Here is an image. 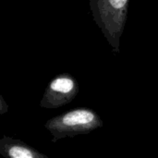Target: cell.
Returning <instances> with one entry per match:
<instances>
[{"instance_id": "obj_5", "label": "cell", "mask_w": 158, "mask_h": 158, "mask_svg": "<svg viewBox=\"0 0 158 158\" xmlns=\"http://www.w3.org/2000/svg\"><path fill=\"white\" fill-rule=\"evenodd\" d=\"M7 111H8V105L6 104L4 97L0 94V115L6 114Z\"/></svg>"}, {"instance_id": "obj_2", "label": "cell", "mask_w": 158, "mask_h": 158, "mask_svg": "<svg viewBox=\"0 0 158 158\" xmlns=\"http://www.w3.org/2000/svg\"><path fill=\"white\" fill-rule=\"evenodd\" d=\"M103 127V120L93 109L79 107L57 115L44 123V128L53 136L52 143L67 137L88 134Z\"/></svg>"}, {"instance_id": "obj_3", "label": "cell", "mask_w": 158, "mask_h": 158, "mask_svg": "<svg viewBox=\"0 0 158 158\" xmlns=\"http://www.w3.org/2000/svg\"><path fill=\"white\" fill-rule=\"evenodd\" d=\"M78 93L79 84L72 75L58 74L47 84L40 106L47 109L59 108L72 102Z\"/></svg>"}, {"instance_id": "obj_4", "label": "cell", "mask_w": 158, "mask_h": 158, "mask_svg": "<svg viewBox=\"0 0 158 158\" xmlns=\"http://www.w3.org/2000/svg\"><path fill=\"white\" fill-rule=\"evenodd\" d=\"M0 155L4 158H50L26 143L6 135L0 138Z\"/></svg>"}, {"instance_id": "obj_1", "label": "cell", "mask_w": 158, "mask_h": 158, "mask_svg": "<svg viewBox=\"0 0 158 158\" xmlns=\"http://www.w3.org/2000/svg\"><path fill=\"white\" fill-rule=\"evenodd\" d=\"M129 3L130 0H89L94 20L115 54L120 51V38L128 18Z\"/></svg>"}]
</instances>
